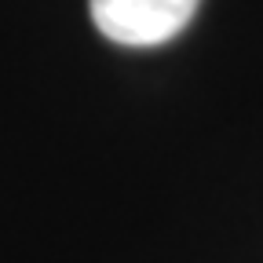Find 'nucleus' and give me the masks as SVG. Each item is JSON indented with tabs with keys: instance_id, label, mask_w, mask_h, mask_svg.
<instances>
[{
	"instance_id": "nucleus-1",
	"label": "nucleus",
	"mask_w": 263,
	"mask_h": 263,
	"mask_svg": "<svg viewBox=\"0 0 263 263\" xmlns=\"http://www.w3.org/2000/svg\"><path fill=\"white\" fill-rule=\"evenodd\" d=\"M201 0H91L99 33L124 48H154L172 41L194 18Z\"/></svg>"
}]
</instances>
